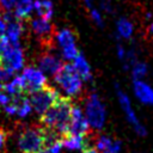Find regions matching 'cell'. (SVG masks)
I'll use <instances>...</instances> for the list:
<instances>
[{"label":"cell","instance_id":"cell-1","mask_svg":"<svg viewBox=\"0 0 153 153\" xmlns=\"http://www.w3.org/2000/svg\"><path fill=\"white\" fill-rule=\"evenodd\" d=\"M72 102L68 97H59L54 104L41 115V124L43 128L53 129L62 137L68 133V126L71 120Z\"/></svg>","mask_w":153,"mask_h":153},{"label":"cell","instance_id":"cell-2","mask_svg":"<svg viewBox=\"0 0 153 153\" xmlns=\"http://www.w3.org/2000/svg\"><path fill=\"white\" fill-rule=\"evenodd\" d=\"M85 117L90 128L99 131L106 123V109L105 104L100 99L97 92H91L85 103Z\"/></svg>","mask_w":153,"mask_h":153},{"label":"cell","instance_id":"cell-3","mask_svg":"<svg viewBox=\"0 0 153 153\" xmlns=\"http://www.w3.org/2000/svg\"><path fill=\"white\" fill-rule=\"evenodd\" d=\"M54 80L68 97H75L82 90V79L71 63L62 65L54 75Z\"/></svg>","mask_w":153,"mask_h":153},{"label":"cell","instance_id":"cell-4","mask_svg":"<svg viewBox=\"0 0 153 153\" xmlns=\"http://www.w3.org/2000/svg\"><path fill=\"white\" fill-rule=\"evenodd\" d=\"M18 147L22 153H37L44 147V128L31 126L23 129L18 137Z\"/></svg>","mask_w":153,"mask_h":153},{"label":"cell","instance_id":"cell-5","mask_svg":"<svg viewBox=\"0 0 153 153\" xmlns=\"http://www.w3.org/2000/svg\"><path fill=\"white\" fill-rule=\"evenodd\" d=\"M115 90H116V96H117V100H118L120 108L123 111L127 122L129 123V126L133 128V130L139 136H145L147 134L146 127L140 121L139 116L136 115V111H135V109L133 106V103H131L129 96L122 88H120L118 85H115Z\"/></svg>","mask_w":153,"mask_h":153},{"label":"cell","instance_id":"cell-6","mask_svg":"<svg viewBox=\"0 0 153 153\" xmlns=\"http://www.w3.org/2000/svg\"><path fill=\"white\" fill-rule=\"evenodd\" d=\"M60 97L59 92L50 85L45 84L43 87H41L39 90L35 91L31 93V97H30V103H31V106L32 109L42 115L47 109H49L54 102Z\"/></svg>","mask_w":153,"mask_h":153},{"label":"cell","instance_id":"cell-7","mask_svg":"<svg viewBox=\"0 0 153 153\" xmlns=\"http://www.w3.org/2000/svg\"><path fill=\"white\" fill-rule=\"evenodd\" d=\"M25 62L24 51L18 43H10L7 48L0 54V65L11 72H17L23 68Z\"/></svg>","mask_w":153,"mask_h":153},{"label":"cell","instance_id":"cell-8","mask_svg":"<svg viewBox=\"0 0 153 153\" xmlns=\"http://www.w3.org/2000/svg\"><path fill=\"white\" fill-rule=\"evenodd\" d=\"M30 27L33 35L39 39L41 44L45 48H48L51 44V38L55 35L54 27L50 23V20L44 19V18H35L31 19L30 22Z\"/></svg>","mask_w":153,"mask_h":153},{"label":"cell","instance_id":"cell-9","mask_svg":"<svg viewBox=\"0 0 153 153\" xmlns=\"http://www.w3.org/2000/svg\"><path fill=\"white\" fill-rule=\"evenodd\" d=\"M23 80H24V93H32L47 84L45 75L36 67L27 66L23 71Z\"/></svg>","mask_w":153,"mask_h":153},{"label":"cell","instance_id":"cell-10","mask_svg":"<svg viewBox=\"0 0 153 153\" xmlns=\"http://www.w3.org/2000/svg\"><path fill=\"white\" fill-rule=\"evenodd\" d=\"M90 131V126L82 110L78 105H72L71 109V120L68 126V133L76 135H86Z\"/></svg>","mask_w":153,"mask_h":153},{"label":"cell","instance_id":"cell-11","mask_svg":"<svg viewBox=\"0 0 153 153\" xmlns=\"http://www.w3.org/2000/svg\"><path fill=\"white\" fill-rule=\"evenodd\" d=\"M131 90L134 97L147 106H153V86L148 84L145 79L133 80Z\"/></svg>","mask_w":153,"mask_h":153},{"label":"cell","instance_id":"cell-12","mask_svg":"<svg viewBox=\"0 0 153 153\" xmlns=\"http://www.w3.org/2000/svg\"><path fill=\"white\" fill-rule=\"evenodd\" d=\"M94 148L99 153H121L122 141L109 135L100 134L94 139Z\"/></svg>","mask_w":153,"mask_h":153},{"label":"cell","instance_id":"cell-13","mask_svg":"<svg viewBox=\"0 0 153 153\" xmlns=\"http://www.w3.org/2000/svg\"><path fill=\"white\" fill-rule=\"evenodd\" d=\"M37 63H38V69L43 74H47V75H55L56 72L63 65L61 62V60L56 55L50 54V53H47V51L43 53L38 57Z\"/></svg>","mask_w":153,"mask_h":153},{"label":"cell","instance_id":"cell-14","mask_svg":"<svg viewBox=\"0 0 153 153\" xmlns=\"http://www.w3.org/2000/svg\"><path fill=\"white\" fill-rule=\"evenodd\" d=\"M61 143H62V147L67 148L68 151H78V149L82 151L87 146V140L85 135L67 133L61 137Z\"/></svg>","mask_w":153,"mask_h":153},{"label":"cell","instance_id":"cell-15","mask_svg":"<svg viewBox=\"0 0 153 153\" xmlns=\"http://www.w3.org/2000/svg\"><path fill=\"white\" fill-rule=\"evenodd\" d=\"M73 67L75 72L79 74V76L82 79V81H90L92 79V71H91L90 63L81 51H79L78 55L74 57Z\"/></svg>","mask_w":153,"mask_h":153},{"label":"cell","instance_id":"cell-16","mask_svg":"<svg viewBox=\"0 0 153 153\" xmlns=\"http://www.w3.org/2000/svg\"><path fill=\"white\" fill-rule=\"evenodd\" d=\"M33 1L35 0H17L12 10L13 16L19 20L30 18L33 12Z\"/></svg>","mask_w":153,"mask_h":153},{"label":"cell","instance_id":"cell-17","mask_svg":"<svg viewBox=\"0 0 153 153\" xmlns=\"http://www.w3.org/2000/svg\"><path fill=\"white\" fill-rule=\"evenodd\" d=\"M116 35L122 39H130L134 35V24L126 17H121L116 22Z\"/></svg>","mask_w":153,"mask_h":153},{"label":"cell","instance_id":"cell-18","mask_svg":"<svg viewBox=\"0 0 153 153\" xmlns=\"http://www.w3.org/2000/svg\"><path fill=\"white\" fill-rule=\"evenodd\" d=\"M33 12H36L38 17L50 20L54 14V5L51 0H35Z\"/></svg>","mask_w":153,"mask_h":153},{"label":"cell","instance_id":"cell-19","mask_svg":"<svg viewBox=\"0 0 153 153\" xmlns=\"http://www.w3.org/2000/svg\"><path fill=\"white\" fill-rule=\"evenodd\" d=\"M54 36L56 38L57 44L61 47V49L65 48V47L75 44V41H76L75 32L72 29H69V27H63V29L56 31Z\"/></svg>","mask_w":153,"mask_h":153},{"label":"cell","instance_id":"cell-20","mask_svg":"<svg viewBox=\"0 0 153 153\" xmlns=\"http://www.w3.org/2000/svg\"><path fill=\"white\" fill-rule=\"evenodd\" d=\"M130 73H131V79L133 80H137V79H145V76L148 73V65L143 61H139L136 60L129 68Z\"/></svg>","mask_w":153,"mask_h":153},{"label":"cell","instance_id":"cell-21","mask_svg":"<svg viewBox=\"0 0 153 153\" xmlns=\"http://www.w3.org/2000/svg\"><path fill=\"white\" fill-rule=\"evenodd\" d=\"M78 53H79V49L76 48V44H72V45H68V47H65L61 49L62 57L66 60H74V57L78 55Z\"/></svg>","mask_w":153,"mask_h":153},{"label":"cell","instance_id":"cell-22","mask_svg":"<svg viewBox=\"0 0 153 153\" xmlns=\"http://www.w3.org/2000/svg\"><path fill=\"white\" fill-rule=\"evenodd\" d=\"M88 11H90V17H91L92 22H93L97 26L103 27V26H104V19H103L102 13H100L97 8H94V7H92V8L88 10Z\"/></svg>","mask_w":153,"mask_h":153},{"label":"cell","instance_id":"cell-23","mask_svg":"<svg viewBox=\"0 0 153 153\" xmlns=\"http://www.w3.org/2000/svg\"><path fill=\"white\" fill-rule=\"evenodd\" d=\"M61 148H62V143H61V140H59L51 145L44 146L37 153H61Z\"/></svg>","mask_w":153,"mask_h":153},{"label":"cell","instance_id":"cell-24","mask_svg":"<svg viewBox=\"0 0 153 153\" xmlns=\"http://www.w3.org/2000/svg\"><path fill=\"white\" fill-rule=\"evenodd\" d=\"M8 133L4 127H0V153H6V143H7Z\"/></svg>","mask_w":153,"mask_h":153},{"label":"cell","instance_id":"cell-25","mask_svg":"<svg viewBox=\"0 0 153 153\" xmlns=\"http://www.w3.org/2000/svg\"><path fill=\"white\" fill-rule=\"evenodd\" d=\"M13 74H14L13 72H11L10 69H7L0 65V82H7L12 78Z\"/></svg>","mask_w":153,"mask_h":153},{"label":"cell","instance_id":"cell-26","mask_svg":"<svg viewBox=\"0 0 153 153\" xmlns=\"http://www.w3.org/2000/svg\"><path fill=\"white\" fill-rule=\"evenodd\" d=\"M17 0H0V8H2L5 12L12 11Z\"/></svg>","mask_w":153,"mask_h":153},{"label":"cell","instance_id":"cell-27","mask_svg":"<svg viewBox=\"0 0 153 153\" xmlns=\"http://www.w3.org/2000/svg\"><path fill=\"white\" fill-rule=\"evenodd\" d=\"M100 6L105 12H108V13L112 12V4L110 0H100Z\"/></svg>","mask_w":153,"mask_h":153},{"label":"cell","instance_id":"cell-28","mask_svg":"<svg viewBox=\"0 0 153 153\" xmlns=\"http://www.w3.org/2000/svg\"><path fill=\"white\" fill-rule=\"evenodd\" d=\"M5 29H6V22H5V19H4L2 13L0 12V38L5 35Z\"/></svg>","mask_w":153,"mask_h":153},{"label":"cell","instance_id":"cell-29","mask_svg":"<svg viewBox=\"0 0 153 153\" xmlns=\"http://www.w3.org/2000/svg\"><path fill=\"white\" fill-rule=\"evenodd\" d=\"M82 153H99L94 147H88L86 146L84 149H82Z\"/></svg>","mask_w":153,"mask_h":153},{"label":"cell","instance_id":"cell-30","mask_svg":"<svg viewBox=\"0 0 153 153\" xmlns=\"http://www.w3.org/2000/svg\"><path fill=\"white\" fill-rule=\"evenodd\" d=\"M81 2L84 4V6H85L87 10H91V8L93 7V5H92V0H81Z\"/></svg>","mask_w":153,"mask_h":153},{"label":"cell","instance_id":"cell-31","mask_svg":"<svg viewBox=\"0 0 153 153\" xmlns=\"http://www.w3.org/2000/svg\"><path fill=\"white\" fill-rule=\"evenodd\" d=\"M147 31H148V35L153 37V22H151L147 26Z\"/></svg>","mask_w":153,"mask_h":153}]
</instances>
